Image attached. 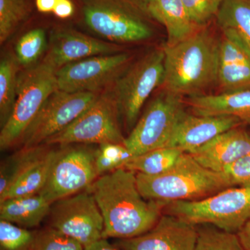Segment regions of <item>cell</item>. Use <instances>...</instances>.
<instances>
[{
	"label": "cell",
	"instance_id": "cell-1",
	"mask_svg": "<svg viewBox=\"0 0 250 250\" xmlns=\"http://www.w3.org/2000/svg\"><path fill=\"white\" fill-rule=\"evenodd\" d=\"M88 190L103 215L105 239H128L147 232L159 221L167 205L145 198L136 173L124 167L100 176Z\"/></svg>",
	"mask_w": 250,
	"mask_h": 250
},
{
	"label": "cell",
	"instance_id": "cell-2",
	"mask_svg": "<svg viewBox=\"0 0 250 250\" xmlns=\"http://www.w3.org/2000/svg\"><path fill=\"white\" fill-rule=\"evenodd\" d=\"M220 43L206 26L175 45H164L161 88L181 98L205 95L218 83Z\"/></svg>",
	"mask_w": 250,
	"mask_h": 250
},
{
	"label": "cell",
	"instance_id": "cell-3",
	"mask_svg": "<svg viewBox=\"0 0 250 250\" xmlns=\"http://www.w3.org/2000/svg\"><path fill=\"white\" fill-rule=\"evenodd\" d=\"M136 174L138 188L145 198L167 203L200 200L234 187L223 172L204 167L188 153H184L164 173Z\"/></svg>",
	"mask_w": 250,
	"mask_h": 250
},
{
	"label": "cell",
	"instance_id": "cell-4",
	"mask_svg": "<svg viewBox=\"0 0 250 250\" xmlns=\"http://www.w3.org/2000/svg\"><path fill=\"white\" fill-rule=\"evenodd\" d=\"M90 31L113 43L147 41L154 31L136 0H78ZM149 17V16H148Z\"/></svg>",
	"mask_w": 250,
	"mask_h": 250
},
{
	"label": "cell",
	"instance_id": "cell-5",
	"mask_svg": "<svg viewBox=\"0 0 250 250\" xmlns=\"http://www.w3.org/2000/svg\"><path fill=\"white\" fill-rule=\"evenodd\" d=\"M164 213L194 225H210L237 233L250 220V187H231L195 201L168 202Z\"/></svg>",
	"mask_w": 250,
	"mask_h": 250
},
{
	"label": "cell",
	"instance_id": "cell-6",
	"mask_svg": "<svg viewBox=\"0 0 250 250\" xmlns=\"http://www.w3.org/2000/svg\"><path fill=\"white\" fill-rule=\"evenodd\" d=\"M56 72L53 67L41 62L19 73L14 108L0 131L1 151L21 143L46 100L58 89Z\"/></svg>",
	"mask_w": 250,
	"mask_h": 250
},
{
	"label": "cell",
	"instance_id": "cell-7",
	"mask_svg": "<svg viewBox=\"0 0 250 250\" xmlns=\"http://www.w3.org/2000/svg\"><path fill=\"white\" fill-rule=\"evenodd\" d=\"M164 47L149 51L123 72L113 86L121 118L131 131L141 110L154 90L161 88L164 77Z\"/></svg>",
	"mask_w": 250,
	"mask_h": 250
},
{
	"label": "cell",
	"instance_id": "cell-8",
	"mask_svg": "<svg viewBox=\"0 0 250 250\" xmlns=\"http://www.w3.org/2000/svg\"><path fill=\"white\" fill-rule=\"evenodd\" d=\"M120 118L121 114L112 86L102 91L88 109L43 145L124 144L125 137L121 131Z\"/></svg>",
	"mask_w": 250,
	"mask_h": 250
},
{
	"label": "cell",
	"instance_id": "cell-9",
	"mask_svg": "<svg viewBox=\"0 0 250 250\" xmlns=\"http://www.w3.org/2000/svg\"><path fill=\"white\" fill-rule=\"evenodd\" d=\"M96 148L90 145L69 144L56 149L45 187L39 192L51 203L83 191L98 178Z\"/></svg>",
	"mask_w": 250,
	"mask_h": 250
},
{
	"label": "cell",
	"instance_id": "cell-10",
	"mask_svg": "<svg viewBox=\"0 0 250 250\" xmlns=\"http://www.w3.org/2000/svg\"><path fill=\"white\" fill-rule=\"evenodd\" d=\"M185 111L182 98L162 90L149 103L125 138V146L134 156L166 147Z\"/></svg>",
	"mask_w": 250,
	"mask_h": 250
},
{
	"label": "cell",
	"instance_id": "cell-11",
	"mask_svg": "<svg viewBox=\"0 0 250 250\" xmlns=\"http://www.w3.org/2000/svg\"><path fill=\"white\" fill-rule=\"evenodd\" d=\"M133 62L131 54L121 52L70 62L56 72L57 87L67 93H100L113 86Z\"/></svg>",
	"mask_w": 250,
	"mask_h": 250
},
{
	"label": "cell",
	"instance_id": "cell-12",
	"mask_svg": "<svg viewBox=\"0 0 250 250\" xmlns=\"http://www.w3.org/2000/svg\"><path fill=\"white\" fill-rule=\"evenodd\" d=\"M48 216L49 226L76 240L85 248L104 238L103 215L88 189L54 202Z\"/></svg>",
	"mask_w": 250,
	"mask_h": 250
},
{
	"label": "cell",
	"instance_id": "cell-13",
	"mask_svg": "<svg viewBox=\"0 0 250 250\" xmlns=\"http://www.w3.org/2000/svg\"><path fill=\"white\" fill-rule=\"evenodd\" d=\"M100 93L56 90L46 100L20 144L24 149L42 146L88 109Z\"/></svg>",
	"mask_w": 250,
	"mask_h": 250
},
{
	"label": "cell",
	"instance_id": "cell-14",
	"mask_svg": "<svg viewBox=\"0 0 250 250\" xmlns=\"http://www.w3.org/2000/svg\"><path fill=\"white\" fill-rule=\"evenodd\" d=\"M197 238L196 225L164 213L147 232L113 245L119 250H195Z\"/></svg>",
	"mask_w": 250,
	"mask_h": 250
},
{
	"label": "cell",
	"instance_id": "cell-15",
	"mask_svg": "<svg viewBox=\"0 0 250 250\" xmlns=\"http://www.w3.org/2000/svg\"><path fill=\"white\" fill-rule=\"evenodd\" d=\"M121 52L123 51L118 44L97 39L70 28H58L51 33L42 62L57 71L70 62Z\"/></svg>",
	"mask_w": 250,
	"mask_h": 250
},
{
	"label": "cell",
	"instance_id": "cell-16",
	"mask_svg": "<svg viewBox=\"0 0 250 250\" xmlns=\"http://www.w3.org/2000/svg\"><path fill=\"white\" fill-rule=\"evenodd\" d=\"M243 125L235 117L198 116L184 111L179 118L166 147L191 153L217 136Z\"/></svg>",
	"mask_w": 250,
	"mask_h": 250
},
{
	"label": "cell",
	"instance_id": "cell-17",
	"mask_svg": "<svg viewBox=\"0 0 250 250\" xmlns=\"http://www.w3.org/2000/svg\"><path fill=\"white\" fill-rule=\"evenodd\" d=\"M56 149L52 146L22 148L18 152V167L14 182L0 202L7 199L39 193L45 187Z\"/></svg>",
	"mask_w": 250,
	"mask_h": 250
},
{
	"label": "cell",
	"instance_id": "cell-18",
	"mask_svg": "<svg viewBox=\"0 0 250 250\" xmlns=\"http://www.w3.org/2000/svg\"><path fill=\"white\" fill-rule=\"evenodd\" d=\"M241 126L222 133L189 154L204 167L223 172L225 167L250 153V134Z\"/></svg>",
	"mask_w": 250,
	"mask_h": 250
},
{
	"label": "cell",
	"instance_id": "cell-19",
	"mask_svg": "<svg viewBox=\"0 0 250 250\" xmlns=\"http://www.w3.org/2000/svg\"><path fill=\"white\" fill-rule=\"evenodd\" d=\"M217 85L220 93L250 87V51L231 36L220 39Z\"/></svg>",
	"mask_w": 250,
	"mask_h": 250
},
{
	"label": "cell",
	"instance_id": "cell-20",
	"mask_svg": "<svg viewBox=\"0 0 250 250\" xmlns=\"http://www.w3.org/2000/svg\"><path fill=\"white\" fill-rule=\"evenodd\" d=\"M149 18L166 28L167 41L172 46L185 40L203 27L192 21L181 0H136Z\"/></svg>",
	"mask_w": 250,
	"mask_h": 250
},
{
	"label": "cell",
	"instance_id": "cell-21",
	"mask_svg": "<svg viewBox=\"0 0 250 250\" xmlns=\"http://www.w3.org/2000/svg\"><path fill=\"white\" fill-rule=\"evenodd\" d=\"M188 105L198 116L235 117L250 125V87L218 94L188 98Z\"/></svg>",
	"mask_w": 250,
	"mask_h": 250
},
{
	"label": "cell",
	"instance_id": "cell-22",
	"mask_svg": "<svg viewBox=\"0 0 250 250\" xmlns=\"http://www.w3.org/2000/svg\"><path fill=\"white\" fill-rule=\"evenodd\" d=\"M52 204L40 193L0 202V220L26 229L36 228L48 216Z\"/></svg>",
	"mask_w": 250,
	"mask_h": 250
},
{
	"label": "cell",
	"instance_id": "cell-23",
	"mask_svg": "<svg viewBox=\"0 0 250 250\" xmlns=\"http://www.w3.org/2000/svg\"><path fill=\"white\" fill-rule=\"evenodd\" d=\"M216 18L223 35L235 38L250 51V0H224Z\"/></svg>",
	"mask_w": 250,
	"mask_h": 250
},
{
	"label": "cell",
	"instance_id": "cell-24",
	"mask_svg": "<svg viewBox=\"0 0 250 250\" xmlns=\"http://www.w3.org/2000/svg\"><path fill=\"white\" fill-rule=\"evenodd\" d=\"M183 151L175 147H164L134 156L124 168L135 173L157 175L168 170L177 163Z\"/></svg>",
	"mask_w": 250,
	"mask_h": 250
},
{
	"label": "cell",
	"instance_id": "cell-25",
	"mask_svg": "<svg viewBox=\"0 0 250 250\" xmlns=\"http://www.w3.org/2000/svg\"><path fill=\"white\" fill-rule=\"evenodd\" d=\"M20 65L16 57L7 54L0 62V126H4L14 110L17 98Z\"/></svg>",
	"mask_w": 250,
	"mask_h": 250
},
{
	"label": "cell",
	"instance_id": "cell-26",
	"mask_svg": "<svg viewBox=\"0 0 250 250\" xmlns=\"http://www.w3.org/2000/svg\"><path fill=\"white\" fill-rule=\"evenodd\" d=\"M47 46L48 42L44 29H31L18 41L15 47V57L21 67L30 68L39 64L38 62L47 51Z\"/></svg>",
	"mask_w": 250,
	"mask_h": 250
},
{
	"label": "cell",
	"instance_id": "cell-27",
	"mask_svg": "<svg viewBox=\"0 0 250 250\" xmlns=\"http://www.w3.org/2000/svg\"><path fill=\"white\" fill-rule=\"evenodd\" d=\"M134 157V154L124 144L105 143L98 145L95 163L99 177L123 168Z\"/></svg>",
	"mask_w": 250,
	"mask_h": 250
},
{
	"label": "cell",
	"instance_id": "cell-28",
	"mask_svg": "<svg viewBox=\"0 0 250 250\" xmlns=\"http://www.w3.org/2000/svg\"><path fill=\"white\" fill-rule=\"evenodd\" d=\"M195 250H246L236 233L228 232L210 225H197Z\"/></svg>",
	"mask_w": 250,
	"mask_h": 250
},
{
	"label": "cell",
	"instance_id": "cell-29",
	"mask_svg": "<svg viewBox=\"0 0 250 250\" xmlns=\"http://www.w3.org/2000/svg\"><path fill=\"white\" fill-rule=\"evenodd\" d=\"M31 11L30 0H0V42L4 43Z\"/></svg>",
	"mask_w": 250,
	"mask_h": 250
},
{
	"label": "cell",
	"instance_id": "cell-30",
	"mask_svg": "<svg viewBox=\"0 0 250 250\" xmlns=\"http://www.w3.org/2000/svg\"><path fill=\"white\" fill-rule=\"evenodd\" d=\"M35 231L0 220V250H31Z\"/></svg>",
	"mask_w": 250,
	"mask_h": 250
},
{
	"label": "cell",
	"instance_id": "cell-31",
	"mask_svg": "<svg viewBox=\"0 0 250 250\" xmlns=\"http://www.w3.org/2000/svg\"><path fill=\"white\" fill-rule=\"evenodd\" d=\"M31 250H85V248L71 237L48 226L35 231Z\"/></svg>",
	"mask_w": 250,
	"mask_h": 250
},
{
	"label": "cell",
	"instance_id": "cell-32",
	"mask_svg": "<svg viewBox=\"0 0 250 250\" xmlns=\"http://www.w3.org/2000/svg\"><path fill=\"white\" fill-rule=\"evenodd\" d=\"M192 21L200 27L217 16L224 0H181Z\"/></svg>",
	"mask_w": 250,
	"mask_h": 250
},
{
	"label": "cell",
	"instance_id": "cell-33",
	"mask_svg": "<svg viewBox=\"0 0 250 250\" xmlns=\"http://www.w3.org/2000/svg\"><path fill=\"white\" fill-rule=\"evenodd\" d=\"M233 187H250V153L223 170Z\"/></svg>",
	"mask_w": 250,
	"mask_h": 250
},
{
	"label": "cell",
	"instance_id": "cell-34",
	"mask_svg": "<svg viewBox=\"0 0 250 250\" xmlns=\"http://www.w3.org/2000/svg\"><path fill=\"white\" fill-rule=\"evenodd\" d=\"M75 11V4L71 0H57L52 13L60 19H67L72 16Z\"/></svg>",
	"mask_w": 250,
	"mask_h": 250
},
{
	"label": "cell",
	"instance_id": "cell-35",
	"mask_svg": "<svg viewBox=\"0 0 250 250\" xmlns=\"http://www.w3.org/2000/svg\"><path fill=\"white\" fill-rule=\"evenodd\" d=\"M236 234L243 248L246 250H250V220Z\"/></svg>",
	"mask_w": 250,
	"mask_h": 250
},
{
	"label": "cell",
	"instance_id": "cell-36",
	"mask_svg": "<svg viewBox=\"0 0 250 250\" xmlns=\"http://www.w3.org/2000/svg\"><path fill=\"white\" fill-rule=\"evenodd\" d=\"M57 0H36V6L38 11L42 14L53 12Z\"/></svg>",
	"mask_w": 250,
	"mask_h": 250
},
{
	"label": "cell",
	"instance_id": "cell-37",
	"mask_svg": "<svg viewBox=\"0 0 250 250\" xmlns=\"http://www.w3.org/2000/svg\"><path fill=\"white\" fill-rule=\"evenodd\" d=\"M85 250H119L114 245H112L107 241V239L100 240L93 244L87 247Z\"/></svg>",
	"mask_w": 250,
	"mask_h": 250
}]
</instances>
